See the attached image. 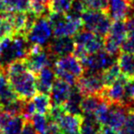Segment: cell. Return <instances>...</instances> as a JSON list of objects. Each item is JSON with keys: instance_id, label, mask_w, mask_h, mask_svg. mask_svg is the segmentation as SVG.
Instances as JSON below:
<instances>
[{"instance_id": "obj_36", "label": "cell", "mask_w": 134, "mask_h": 134, "mask_svg": "<svg viewBox=\"0 0 134 134\" xmlns=\"http://www.w3.org/2000/svg\"><path fill=\"white\" fill-rule=\"evenodd\" d=\"M98 134H101V133H100V132H99V133H98Z\"/></svg>"}, {"instance_id": "obj_37", "label": "cell", "mask_w": 134, "mask_h": 134, "mask_svg": "<svg viewBox=\"0 0 134 134\" xmlns=\"http://www.w3.org/2000/svg\"><path fill=\"white\" fill-rule=\"evenodd\" d=\"M129 1H131V0H129Z\"/></svg>"}, {"instance_id": "obj_2", "label": "cell", "mask_w": 134, "mask_h": 134, "mask_svg": "<svg viewBox=\"0 0 134 134\" xmlns=\"http://www.w3.org/2000/svg\"><path fill=\"white\" fill-rule=\"evenodd\" d=\"M56 78L61 79L71 86H75L77 80L85 72L81 61L73 53L58 58L52 64Z\"/></svg>"}, {"instance_id": "obj_15", "label": "cell", "mask_w": 134, "mask_h": 134, "mask_svg": "<svg viewBox=\"0 0 134 134\" xmlns=\"http://www.w3.org/2000/svg\"><path fill=\"white\" fill-rule=\"evenodd\" d=\"M130 6L129 0H109L108 15L112 20H125L130 16Z\"/></svg>"}, {"instance_id": "obj_22", "label": "cell", "mask_w": 134, "mask_h": 134, "mask_svg": "<svg viewBox=\"0 0 134 134\" xmlns=\"http://www.w3.org/2000/svg\"><path fill=\"white\" fill-rule=\"evenodd\" d=\"M102 102L103 99L99 95L84 96L81 102L82 115H95L96 111Z\"/></svg>"}, {"instance_id": "obj_30", "label": "cell", "mask_w": 134, "mask_h": 134, "mask_svg": "<svg viewBox=\"0 0 134 134\" xmlns=\"http://www.w3.org/2000/svg\"><path fill=\"white\" fill-rule=\"evenodd\" d=\"M121 52L134 53V35H127V38L122 43Z\"/></svg>"}, {"instance_id": "obj_31", "label": "cell", "mask_w": 134, "mask_h": 134, "mask_svg": "<svg viewBox=\"0 0 134 134\" xmlns=\"http://www.w3.org/2000/svg\"><path fill=\"white\" fill-rule=\"evenodd\" d=\"M127 97L130 101L134 102V77L128 81L126 86Z\"/></svg>"}, {"instance_id": "obj_4", "label": "cell", "mask_w": 134, "mask_h": 134, "mask_svg": "<svg viewBox=\"0 0 134 134\" xmlns=\"http://www.w3.org/2000/svg\"><path fill=\"white\" fill-rule=\"evenodd\" d=\"M54 37H74L82 30L81 18H73L66 14L50 12L47 16Z\"/></svg>"}, {"instance_id": "obj_26", "label": "cell", "mask_w": 134, "mask_h": 134, "mask_svg": "<svg viewBox=\"0 0 134 134\" xmlns=\"http://www.w3.org/2000/svg\"><path fill=\"white\" fill-rule=\"evenodd\" d=\"M73 0H52L49 5L50 12L66 14L69 11Z\"/></svg>"}, {"instance_id": "obj_8", "label": "cell", "mask_w": 134, "mask_h": 134, "mask_svg": "<svg viewBox=\"0 0 134 134\" xmlns=\"http://www.w3.org/2000/svg\"><path fill=\"white\" fill-rule=\"evenodd\" d=\"M25 36L30 45L46 46L52 36V28L47 16L38 17Z\"/></svg>"}, {"instance_id": "obj_25", "label": "cell", "mask_w": 134, "mask_h": 134, "mask_svg": "<svg viewBox=\"0 0 134 134\" xmlns=\"http://www.w3.org/2000/svg\"><path fill=\"white\" fill-rule=\"evenodd\" d=\"M121 75H122V74H121L120 69H119L117 62L114 64H112L110 67H108V69L105 70L104 72H102V76L105 83V86L111 85L112 83L117 81Z\"/></svg>"}, {"instance_id": "obj_7", "label": "cell", "mask_w": 134, "mask_h": 134, "mask_svg": "<svg viewBox=\"0 0 134 134\" xmlns=\"http://www.w3.org/2000/svg\"><path fill=\"white\" fill-rule=\"evenodd\" d=\"M129 79L121 75L117 81L109 86H106L99 94L102 99L108 104H121L126 106H134V102L127 97L126 86Z\"/></svg>"}, {"instance_id": "obj_9", "label": "cell", "mask_w": 134, "mask_h": 134, "mask_svg": "<svg viewBox=\"0 0 134 134\" xmlns=\"http://www.w3.org/2000/svg\"><path fill=\"white\" fill-rule=\"evenodd\" d=\"M25 61L29 69L33 73L38 74L44 67H52L55 59L51 55L45 46L30 45V51L25 57Z\"/></svg>"}, {"instance_id": "obj_17", "label": "cell", "mask_w": 134, "mask_h": 134, "mask_svg": "<svg viewBox=\"0 0 134 134\" xmlns=\"http://www.w3.org/2000/svg\"><path fill=\"white\" fill-rule=\"evenodd\" d=\"M117 63L119 65L123 76L127 79L134 77V53L120 52L117 57Z\"/></svg>"}, {"instance_id": "obj_10", "label": "cell", "mask_w": 134, "mask_h": 134, "mask_svg": "<svg viewBox=\"0 0 134 134\" xmlns=\"http://www.w3.org/2000/svg\"><path fill=\"white\" fill-rule=\"evenodd\" d=\"M85 71L102 73L117 62V57L109 54L105 50L91 53L80 60Z\"/></svg>"}, {"instance_id": "obj_24", "label": "cell", "mask_w": 134, "mask_h": 134, "mask_svg": "<svg viewBox=\"0 0 134 134\" xmlns=\"http://www.w3.org/2000/svg\"><path fill=\"white\" fill-rule=\"evenodd\" d=\"M30 120L37 134H48L50 120H49L47 115L35 113L30 118Z\"/></svg>"}, {"instance_id": "obj_23", "label": "cell", "mask_w": 134, "mask_h": 134, "mask_svg": "<svg viewBox=\"0 0 134 134\" xmlns=\"http://www.w3.org/2000/svg\"><path fill=\"white\" fill-rule=\"evenodd\" d=\"M25 120L26 119L22 115H12L2 130L5 134H21Z\"/></svg>"}, {"instance_id": "obj_21", "label": "cell", "mask_w": 134, "mask_h": 134, "mask_svg": "<svg viewBox=\"0 0 134 134\" xmlns=\"http://www.w3.org/2000/svg\"><path fill=\"white\" fill-rule=\"evenodd\" d=\"M30 101H31L32 105H33L35 113L47 115L51 107H52L51 97L49 94H43L37 92V94H35L30 98Z\"/></svg>"}, {"instance_id": "obj_34", "label": "cell", "mask_w": 134, "mask_h": 134, "mask_svg": "<svg viewBox=\"0 0 134 134\" xmlns=\"http://www.w3.org/2000/svg\"><path fill=\"white\" fill-rule=\"evenodd\" d=\"M49 134H63V132H61V130H57V131H53V132H51Z\"/></svg>"}, {"instance_id": "obj_19", "label": "cell", "mask_w": 134, "mask_h": 134, "mask_svg": "<svg viewBox=\"0 0 134 134\" xmlns=\"http://www.w3.org/2000/svg\"><path fill=\"white\" fill-rule=\"evenodd\" d=\"M30 11V0H0V14Z\"/></svg>"}, {"instance_id": "obj_14", "label": "cell", "mask_w": 134, "mask_h": 134, "mask_svg": "<svg viewBox=\"0 0 134 134\" xmlns=\"http://www.w3.org/2000/svg\"><path fill=\"white\" fill-rule=\"evenodd\" d=\"M81 120L82 115H75L65 111L55 123L63 134H76L79 133Z\"/></svg>"}, {"instance_id": "obj_38", "label": "cell", "mask_w": 134, "mask_h": 134, "mask_svg": "<svg viewBox=\"0 0 134 134\" xmlns=\"http://www.w3.org/2000/svg\"><path fill=\"white\" fill-rule=\"evenodd\" d=\"M76 134H80V133H76Z\"/></svg>"}, {"instance_id": "obj_6", "label": "cell", "mask_w": 134, "mask_h": 134, "mask_svg": "<svg viewBox=\"0 0 134 134\" xmlns=\"http://www.w3.org/2000/svg\"><path fill=\"white\" fill-rule=\"evenodd\" d=\"M127 38V30L124 20H114L104 37V50L109 54L118 57L121 52L123 41Z\"/></svg>"}, {"instance_id": "obj_11", "label": "cell", "mask_w": 134, "mask_h": 134, "mask_svg": "<svg viewBox=\"0 0 134 134\" xmlns=\"http://www.w3.org/2000/svg\"><path fill=\"white\" fill-rule=\"evenodd\" d=\"M75 86L83 96L99 95L105 86L102 73L85 71L83 75L77 80Z\"/></svg>"}, {"instance_id": "obj_29", "label": "cell", "mask_w": 134, "mask_h": 134, "mask_svg": "<svg viewBox=\"0 0 134 134\" xmlns=\"http://www.w3.org/2000/svg\"><path fill=\"white\" fill-rule=\"evenodd\" d=\"M86 9L97 10L108 13L109 0H85Z\"/></svg>"}, {"instance_id": "obj_27", "label": "cell", "mask_w": 134, "mask_h": 134, "mask_svg": "<svg viewBox=\"0 0 134 134\" xmlns=\"http://www.w3.org/2000/svg\"><path fill=\"white\" fill-rule=\"evenodd\" d=\"M119 134H134V106L130 108L127 114L126 119L121 129L119 130Z\"/></svg>"}, {"instance_id": "obj_16", "label": "cell", "mask_w": 134, "mask_h": 134, "mask_svg": "<svg viewBox=\"0 0 134 134\" xmlns=\"http://www.w3.org/2000/svg\"><path fill=\"white\" fill-rule=\"evenodd\" d=\"M37 76V91L39 93L50 94L52 86L56 79V75L52 66L44 67L38 74Z\"/></svg>"}, {"instance_id": "obj_20", "label": "cell", "mask_w": 134, "mask_h": 134, "mask_svg": "<svg viewBox=\"0 0 134 134\" xmlns=\"http://www.w3.org/2000/svg\"><path fill=\"white\" fill-rule=\"evenodd\" d=\"M102 125L100 124L95 115H82L80 124V134H98Z\"/></svg>"}, {"instance_id": "obj_35", "label": "cell", "mask_w": 134, "mask_h": 134, "mask_svg": "<svg viewBox=\"0 0 134 134\" xmlns=\"http://www.w3.org/2000/svg\"><path fill=\"white\" fill-rule=\"evenodd\" d=\"M0 134H5V132L3 131V130H1V129H0Z\"/></svg>"}, {"instance_id": "obj_13", "label": "cell", "mask_w": 134, "mask_h": 134, "mask_svg": "<svg viewBox=\"0 0 134 134\" xmlns=\"http://www.w3.org/2000/svg\"><path fill=\"white\" fill-rule=\"evenodd\" d=\"M72 87L73 86L70 84L56 78L49 94L52 106H63L71 94Z\"/></svg>"}, {"instance_id": "obj_33", "label": "cell", "mask_w": 134, "mask_h": 134, "mask_svg": "<svg viewBox=\"0 0 134 134\" xmlns=\"http://www.w3.org/2000/svg\"><path fill=\"white\" fill-rule=\"evenodd\" d=\"M130 16H134V0H131V1H130Z\"/></svg>"}, {"instance_id": "obj_12", "label": "cell", "mask_w": 134, "mask_h": 134, "mask_svg": "<svg viewBox=\"0 0 134 134\" xmlns=\"http://www.w3.org/2000/svg\"><path fill=\"white\" fill-rule=\"evenodd\" d=\"M45 47L55 60L69 55L75 50L74 37H54L50 40Z\"/></svg>"}, {"instance_id": "obj_3", "label": "cell", "mask_w": 134, "mask_h": 134, "mask_svg": "<svg viewBox=\"0 0 134 134\" xmlns=\"http://www.w3.org/2000/svg\"><path fill=\"white\" fill-rule=\"evenodd\" d=\"M75 50L73 54L79 60L104 49V38L86 29L74 36Z\"/></svg>"}, {"instance_id": "obj_1", "label": "cell", "mask_w": 134, "mask_h": 134, "mask_svg": "<svg viewBox=\"0 0 134 134\" xmlns=\"http://www.w3.org/2000/svg\"><path fill=\"white\" fill-rule=\"evenodd\" d=\"M6 72L8 83L19 98L28 100L37 94V76L29 69L25 59L8 63Z\"/></svg>"}, {"instance_id": "obj_18", "label": "cell", "mask_w": 134, "mask_h": 134, "mask_svg": "<svg viewBox=\"0 0 134 134\" xmlns=\"http://www.w3.org/2000/svg\"><path fill=\"white\" fill-rule=\"evenodd\" d=\"M84 96L81 94L76 86H73L72 91L67 101L63 105V108L66 112L75 115H82L81 111V102Z\"/></svg>"}, {"instance_id": "obj_28", "label": "cell", "mask_w": 134, "mask_h": 134, "mask_svg": "<svg viewBox=\"0 0 134 134\" xmlns=\"http://www.w3.org/2000/svg\"><path fill=\"white\" fill-rule=\"evenodd\" d=\"M15 33L12 25L5 16L0 14V41L6 38L11 37Z\"/></svg>"}, {"instance_id": "obj_32", "label": "cell", "mask_w": 134, "mask_h": 134, "mask_svg": "<svg viewBox=\"0 0 134 134\" xmlns=\"http://www.w3.org/2000/svg\"><path fill=\"white\" fill-rule=\"evenodd\" d=\"M33 1H36V2H38V3H40V4H41V5H43V6L48 7L49 8V5H50V3H51L52 0H33Z\"/></svg>"}, {"instance_id": "obj_5", "label": "cell", "mask_w": 134, "mask_h": 134, "mask_svg": "<svg viewBox=\"0 0 134 134\" xmlns=\"http://www.w3.org/2000/svg\"><path fill=\"white\" fill-rule=\"evenodd\" d=\"M81 19L84 29L103 38L108 34L113 21L106 12L91 9H86L81 16Z\"/></svg>"}]
</instances>
